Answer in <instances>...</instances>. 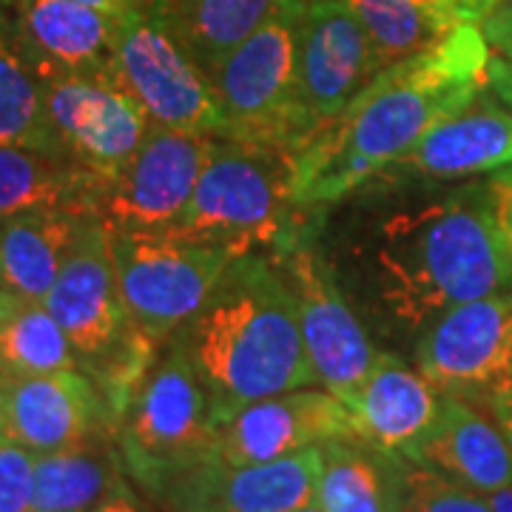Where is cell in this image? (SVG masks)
Wrapping results in <instances>:
<instances>
[{
  "mask_svg": "<svg viewBox=\"0 0 512 512\" xmlns=\"http://www.w3.org/2000/svg\"><path fill=\"white\" fill-rule=\"evenodd\" d=\"M319 245L362 322L410 342L456 305L512 291V254L487 180L430 191L421 180L376 177L350 197Z\"/></svg>",
  "mask_w": 512,
  "mask_h": 512,
  "instance_id": "1",
  "label": "cell"
},
{
  "mask_svg": "<svg viewBox=\"0 0 512 512\" xmlns=\"http://www.w3.org/2000/svg\"><path fill=\"white\" fill-rule=\"evenodd\" d=\"M490 57L481 23L464 20L433 49L376 74L291 154L296 202L328 208L382 177L439 120L487 89Z\"/></svg>",
  "mask_w": 512,
  "mask_h": 512,
  "instance_id": "2",
  "label": "cell"
},
{
  "mask_svg": "<svg viewBox=\"0 0 512 512\" xmlns=\"http://www.w3.org/2000/svg\"><path fill=\"white\" fill-rule=\"evenodd\" d=\"M200 373L217 424L245 404L319 387L299 305L274 256L231 259L200 313L177 333Z\"/></svg>",
  "mask_w": 512,
  "mask_h": 512,
  "instance_id": "3",
  "label": "cell"
},
{
  "mask_svg": "<svg viewBox=\"0 0 512 512\" xmlns=\"http://www.w3.org/2000/svg\"><path fill=\"white\" fill-rule=\"evenodd\" d=\"M319 208H302L293 197V160L282 148L217 137L202 168L194 197L174 234L222 245L234 256L285 251Z\"/></svg>",
  "mask_w": 512,
  "mask_h": 512,
  "instance_id": "4",
  "label": "cell"
},
{
  "mask_svg": "<svg viewBox=\"0 0 512 512\" xmlns=\"http://www.w3.org/2000/svg\"><path fill=\"white\" fill-rule=\"evenodd\" d=\"M217 419L183 339L165 342L117 424L123 470L151 498L165 493L211 458Z\"/></svg>",
  "mask_w": 512,
  "mask_h": 512,
  "instance_id": "5",
  "label": "cell"
},
{
  "mask_svg": "<svg viewBox=\"0 0 512 512\" xmlns=\"http://www.w3.org/2000/svg\"><path fill=\"white\" fill-rule=\"evenodd\" d=\"M109 248L131 322L160 345L188 328L237 259L222 245L174 231H109Z\"/></svg>",
  "mask_w": 512,
  "mask_h": 512,
  "instance_id": "6",
  "label": "cell"
},
{
  "mask_svg": "<svg viewBox=\"0 0 512 512\" xmlns=\"http://www.w3.org/2000/svg\"><path fill=\"white\" fill-rule=\"evenodd\" d=\"M308 0H279L268 20L208 74L225 137L291 154L296 128V37Z\"/></svg>",
  "mask_w": 512,
  "mask_h": 512,
  "instance_id": "7",
  "label": "cell"
},
{
  "mask_svg": "<svg viewBox=\"0 0 512 512\" xmlns=\"http://www.w3.org/2000/svg\"><path fill=\"white\" fill-rule=\"evenodd\" d=\"M111 77L154 126L225 137V120L208 74L165 26L154 0L123 18Z\"/></svg>",
  "mask_w": 512,
  "mask_h": 512,
  "instance_id": "8",
  "label": "cell"
},
{
  "mask_svg": "<svg viewBox=\"0 0 512 512\" xmlns=\"http://www.w3.org/2000/svg\"><path fill=\"white\" fill-rule=\"evenodd\" d=\"M316 222L319 214L285 251L274 254V262L296 296L316 384L348 404L365 384L382 350H376L362 316L333 274L316 239Z\"/></svg>",
  "mask_w": 512,
  "mask_h": 512,
  "instance_id": "9",
  "label": "cell"
},
{
  "mask_svg": "<svg viewBox=\"0 0 512 512\" xmlns=\"http://www.w3.org/2000/svg\"><path fill=\"white\" fill-rule=\"evenodd\" d=\"M40 86L63 157L103 183L114 180L146 140V111L111 74H57Z\"/></svg>",
  "mask_w": 512,
  "mask_h": 512,
  "instance_id": "10",
  "label": "cell"
},
{
  "mask_svg": "<svg viewBox=\"0 0 512 512\" xmlns=\"http://www.w3.org/2000/svg\"><path fill=\"white\" fill-rule=\"evenodd\" d=\"M376 74V55L348 0H308L296 37V148L365 92Z\"/></svg>",
  "mask_w": 512,
  "mask_h": 512,
  "instance_id": "11",
  "label": "cell"
},
{
  "mask_svg": "<svg viewBox=\"0 0 512 512\" xmlns=\"http://www.w3.org/2000/svg\"><path fill=\"white\" fill-rule=\"evenodd\" d=\"M217 137L177 128H148L128 165L103 185L94 217L109 231H168L194 197Z\"/></svg>",
  "mask_w": 512,
  "mask_h": 512,
  "instance_id": "12",
  "label": "cell"
},
{
  "mask_svg": "<svg viewBox=\"0 0 512 512\" xmlns=\"http://www.w3.org/2000/svg\"><path fill=\"white\" fill-rule=\"evenodd\" d=\"M413 348L416 367L441 393L487 407L512 384V291L441 313Z\"/></svg>",
  "mask_w": 512,
  "mask_h": 512,
  "instance_id": "13",
  "label": "cell"
},
{
  "mask_svg": "<svg viewBox=\"0 0 512 512\" xmlns=\"http://www.w3.org/2000/svg\"><path fill=\"white\" fill-rule=\"evenodd\" d=\"M345 436H359L348 404L325 387H299L245 404L222 421L208 461L265 464Z\"/></svg>",
  "mask_w": 512,
  "mask_h": 512,
  "instance_id": "14",
  "label": "cell"
},
{
  "mask_svg": "<svg viewBox=\"0 0 512 512\" xmlns=\"http://www.w3.org/2000/svg\"><path fill=\"white\" fill-rule=\"evenodd\" d=\"M114 433L117 424L100 390L83 370L46 376L0 373V436L37 456L60 453Z\"/></svg>",
  "mask_w": 512,
  "mask_h": 512,
  "instance_id": "15",
  "label": "cell"
},
{
  "mask_svg": "<svg viewBox=\"0 0 512 512\" xmlns=\"http://www.w3.org/2000/svg\"><path fill=\"white\" fill-rule=\"evenodd\" d=\"M319 464V447L242 467L205 461L165 493L163 504L171 512H296L316 501Z\"/></svg>",
  "mask_w": 512,
  "mask_h": 512,
  "instance_id": "16",
  "label": "cell"
},
{
  "mask_svg": "<svg viewBox=\"0 0 512 512\" xmlns=\"http://www.w3.org/2000/svg\"><path fill=\"white\" fill-rule=\"evenodd\" d=\"M20 55L37 80L111 74L123 18L80 0H6Z\"/></svg>",
  "mask_w": 512,
  "mask_h": 512,
  "instance_id": "17",
  "label": "cell"
},
{
  "mask_svg": "<svg viewBox=\"0 0 512 512\" xmlns=\"http://www.w3.org/2000/svg\"><path fill=\"white\" fill-rule=\"evenodd\" d=\"M512 165V111L490 92H478L464 109L447 114L382 177L456 183Z\"/></svg>",
  "mask_w": 512,
  "mask_h": 512,
  "instance_id": "18",
  "label": "cell"
},
{
  "mask_svg": "<svg viewBox=\"0 0 512 512\" xmlns=\"http://www.w3.org/2000/svg\"><path fill=\"white\" fill-rule=\"evenodd\" d=\"M441 402L444 393L419 367L382 350L348 407L362 439L393 456H410L439 419Z\"/></svg>",
  "mask_w": 512,
  "mask_h": 512,
  "instance_id": "19",
  "label": "cell"
},
{
  "mask_svg": "<svg viewBox=\"0 0 512 512\" xmlns=\"http://www.w3.org/2000/svg\"><path fill=\"white\" fill-rule=\"evenodd\" d=\"M404 458L439 470L481 495L512 484V447L501 427L476 402L450 393H444L430 433Z\"/></svg>",
  "mask_w": 512,
  "mask_h": 512,
  "instance_id": "20",
  "label": "cell"
},
{
  "mask_svg": "<svg viewBox=\"0 0 512 512\" xmlns=\"http://www.w3.org/2000/svg\"><path fill=\"white\" fill-rule=\"evenodd\" d=\"M89 220L77 208H43L0 222V288L46 302Z\"/></svg>",
  "mask_w": 512,
  "mask_h": 512,
  "instance_id": "21",
  "label": "cell"
},
{
  "mask_svg": "<svg viewBox=\"0 0 512 512\" xmlns=\"http://www.w3.org/2000/svg\"><path fill=\"white\" fill-rule=\"evenodd\" d=\"M316 504L325 512H399L404 456L379 450L362 436L325 441Z\"/></svg>",
  "mask_w": 512,
  "mask_h": 512,
  "instance_id": "22",
  "label": "cell"
},
{
  "mask_svg": "<svg viewBox=\"0 0 512 512\" xmlns=\"http://www.w3.org/2000/svg\"><path fill=\"white\" fill-rule=\"evenodd\" d=\"M103 185L69 160L0 143V222L43 208H77L94 217Z\"/></svg>",
  "mask_w": 512,
  "mask_h": 512,
  "instance_id": "23",
  "label": "cell"
},
{
  "mask_svg": "<svg viewBox=\"0 0 512 512\" xmlns=\"http://www.w3.org/2000/svg\"><path fill=\"white\" fill-rule=\"evenodd\" d=\"M117 436L103 433L77 447L37 456L32 512H89L123 481Z\"/></svg>",
  "mask_w": 512,
  "mask_h": 512,
  "instance_id": "24",
  "label": "cell"
},
{
  "mask_svg": "<svg viewBox=\"0 0 512 512\" xmlns=\"http://www.w3.org/2000/svg\"><path fill=\"white\" fill-rule=\"evenodd\" d=\"M154 6L185 52L211 74L268 20L279 0H154Z\"/></svg>",
  "mask_w": 512,
  "mask_h": 512,
  "instance_id": "25",
  "label": "cell"
},
{
  "mask_svg": "<svg viewBox=\"0 0 512 512\" xmlns=\"http://www.w3.org/2000/svg\"><path fill=\"white\" fill-rule=\"evenodd\" d=\"M66 370H80V359L52 311L0 288V373L46 376Z\"/></svg>",
  "mask_w": 512,
  "mask_h": 512,
  "instance_id": "26",
  "label": "cell"
},
{
  "mask_svg": "<svg viewBox=\"0 0 512 512\" xmlns=\"http://www.w3.org/2000/svg\"><path fill=\"white\" fill-rule=\"evenodd\" d=\"M0 143L66 160L46 117L43 86L20 55L6 0H0Z\"/></svg>",
  "mask_w": 512,
  "mask_h": 512,
  "instance_id": "27",
  "label": "cell"
},
{
  "mask_svg": "<svg viewBox=\"0 0 512 512\" xmlns=\"http://www.w3.org/2000/svg\"><path fill=\"white\" fill-rule=\"evenodd\" d=\"M348 3L370 40L379 72L433 49L441 37L458 26L427 15L413 0H348Z\"/></svg>",
  "mask_w": 512,
  "mask_h": 512,
  "instance_id": "28",
  "label": "cell"
},
{
  "mask_svg": "<svg viewBox=\"0 0 512 512\" xmlns=\"http://www.w3.org/2000/svg\"><path fill=\"white\" fill-rule=\"evenodd\" d=\"M399 512H493V507L487 495L476 493L413 458H404Z\"/></svg>",
  "mask_w": 512,
  "mask_h": 512,
  "instance_id": "29",
  "label": "cell"
},
{
  "mask_svg": "<svg viewBox=\"0 0 512 512\" xmlns=\"http://www.w3.org/2000/svg\"><path fill=\"white\" fill-rule=\"evenodd\" d=\"M37 453L0 436V512H32Z\"/></svg>",
  "mask_w": 512,
  "mask_h": 512,
  "instance_id": "30",
  "label": "cell"
},
{
  "mask_svg": "<svg viewBox=\"0 0 512 512\" xmlns=\"http://www.w3.org/2000/svg\"><path fill=\"white\" fill-rule=\"evenodd\" d=\"M481 32L493 55L512 57V0H495L493 9L481 20Z\"/></svg>",
  "mask_w": 512,
  "mask_h": 512,
  "instance_id": "31",
  "label": "cell"
},
{
  "mask_svg": "<svg viewBox=\"0 0 512 512\" xmlns=\"http://www.w3.org/2000/svg\"><path fill=\"white\" fill-rule=\"evenodd\" d=\"M487 188L493 197L495 220L501 225V234L507 239V248L512 254V165L487 174Z\"/></svg>",
  "mask_w": 512,
  "mask_h": 512,
  "instance_id": "32",
  "label": "cell"
},
{
  "mask_svg": "<svg viewBox=\"0 0 512 512\" xmlns=\"http://www.w3.org/2000/svg\"><path fill=\"white\" fill-rule=\"evenodd\" d=\"M487 86L490 92L512 111V57L493 55L487 69Z\"/></svg>",
  "mask_w": 512,
  "mask_h": 512,
  "instance_id": "33",
  "label": "cell"
},
{
  "mask_svg": "<svg viewBox=\"0 0 512 512\" xmlns=\"http://www.w3.org/2000/svg\"><path fill=\"white\" fill-rule=\"evenodd\" d=\"M89 512H151V510H148L146 504L134 495V490H128L126 484L120 481V484H117V487H114V490H111V493Z\"/></svg>",
  "mask_w": 512,
  "mask_h": 512,
  "instance_id": "34",
  "label": "cell"
},
{
  "mask_svg": "<svg viewBox=\"0 0 512 512\" xmlns=\"http://www.w3.org/2000/svg\"><path fill=\"white\" fill-rule=\"evenodd\" d=\"M487 410L495 419V424L501 427V433L507 436L512 447V384H507L504 390H498L493 399L487 402Z\"/></svg>",
  "mask_w": 512,
  "mask_h": 512,
  "instance_id": "35",
  "label": "cell"
},
{
  "mask_svg": "<svg viewBox=\"0 0 512 512\" xmlns=\"http://www.w3.org/2000/svg\"><path fill=\"white\" fill-rule=\"evenodd\" d=\"M419 9L427 15L444 20V23H461V12H458V0H413Z\"/></svg>",
  "mask_w": 512,
  "mask_h": 512,
  "instance_id": "36",
  "label": "cell"
},
{
  "mask_svg": "<svg viewBox=\"0 0 512 512\" xmlns=\"http://www.w3.org/2000/svg\"><path fill=\"white\" fill-rule=\"evenodd\" d=\"M80 3L94 6V9H100V12H109L114 18H126L131 12H137L146 0H80Z\"/></svg>",
  "mask_w": 512,
  "mask_h": 512,
  "instance_id": "37",
  "label": "cell"
},
{
  "mask_svg": "<svg viewBox=\"0 0 512 512\" xmlns=\"http://www.w3.org/2000/svg\"><path fill=\"white\" fill-rule=\"evenodd\" d=\"M495 6V0H458V12L464 20H473V23H481L484 15Z\"/></svg>",
  "mask_w": 512,
  "mask_h": 512,
  "instance_id": "38",
  "label": "cell"
},
{
  "mask_svg": "<svg viewBox=\"0 0 512 512\" xmlns=\"http://www.w3.org/2000/svg\"><path fill=\"white\" fill-rule=\"evenodd\" d=\"M487 498H490V507H493V512H512V484L510 487L495 490V493H490Z\"/></svg>",
  "mask_w": 512,
  "mask_h": 512,
  "instance_id": "39",
  "label": "cell"
},
{
  "mask_svg": "<svg viewBox=\"0 0 512 512\" xmlns=\"http://www.w3.org/2000/svg\"><path fill=\"white\" fill-rule=\"evenodd\" d=\"M296 512H325V510L313 501V504H308V507H302V510H296Z\"/></svg>",
  "mask_w": 512,
  "mask_h": 512,
  "instance_id": "40",
  "label": "cell"
}]
</instances>
